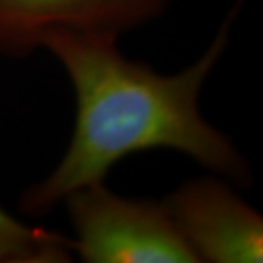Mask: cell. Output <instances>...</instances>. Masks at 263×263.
Segmentation results:
<instances>
[{"mask_svg": "<svg viewBox=\"0 0 263 263\" xmlns=\"http://www.w3.org/2000/svg\"><path fill=\"white\" fill-rule=\"evenodd\" d=\"M224 19L203 54L174 75L122 54L116 35L75 31L47 32L46 48L62 65L76 98L73 133L56 168L28 187L21 211L44 216L79 189L104 183L123 158L171 149L231 184L249 187L252 170L233 139L200 113L199 98L227 50L238 13Z\"/></svg>", "mask_w": 263, "mask_h": 263, "instance_id": "1", "label": "cell"}, {"mask_svg": "<svg viewBox=\"0 0 263 263\" xmlns=\"http://www.w3.org/2000/svg\"><path fill=\"white\" fill-rule=\"evenodd\" d=\"M73 256L86 263H197L162 200L120 196L104 183L66 197Z\"/></svg>", "mask_w": 263, "mask_h": 263, "instance_id": "2", "label": "cell"}, {"mask_svg": "<svg viewBox=\"0 0 263 263\" xmlns=\"http://www.w3.org/2000/svg\"><path fill=\"white\" fill-rule=\"evenodd\" d=\"M199 263H260L263 218L216 174L186 181L162 199Z\"/></svg>", "mask_w": 263, "mask_h": 263, "instance_id": "3", "label": "cell"}, {"mask_svg": "<svg viewBox=\"0 0 263 263\" xmlns=\"http://www.w3.org/2000/svg\"><path fill=\"white\" fill-rule=\"evenodd\" d=\"M170 0H0V54L24 57L51 31L120 37L160 18Z\"/></svg>", "mask_w": 263, "mask_h": 263, "instance_id": "4", "label": "cell"}, {"mask_svg": "<svg viewBox=\"0 0 263 263\" xmlns=\"http://www.w3.org/2000/svg\"><path fill=\"white\" fill-rule=\"evenodd\" d=\"M72 256L70 238L24 224L0 206V263H65Z\"/></svg>", "mask_w": 263, "mask_h": 263, "instance_id": "5", "label": "cell"}]
</instances>
